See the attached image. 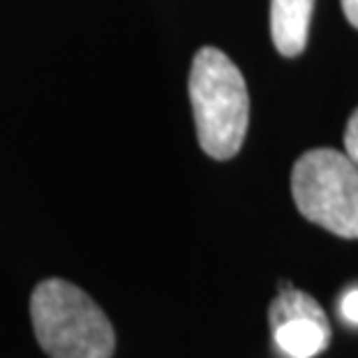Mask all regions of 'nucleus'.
I'll return each mask as SVG.
<instances>
[{
    "mask_svg": "<svg viewBox=\"0 0 358 358\" xmlns=\"http://www.w3.org/2000/svg\"><path fill=\"white\" fill-rule=\"evenodd\" d=\"M273 329V342L287 358H312L331 342L329 317H292Z\"/></svg>",
    "mask_w": 358,
    "mask_h": 358,
    "instance_id": "5",
    "label": "nucleus"
},
{
    "mask_svg": "<svg viewBox=\"0 0 358 358\" xmlns=\"http://www.w3.org/2000/svg\"><path fill=\"white\" fill-rule=\"evenodd\" d=\"M345 155L358 166V109L352 113L345 129Z\"/></svg>",
    "mask_w": 358,
    "mask_h": 358,
    "instance_id": "6",
    "label": "nucleus"
},
{
    "mask_svg": "<svg viewBox=\"0 0 358 358\" xmlns=\"http://www.w3.org/2000/svg\"><path fill=\"white\" fill-rule=\"evenodd\" d=\"M296 208L312 224L340 238H358V166L345 153L315 148L292 171Z\"/></svg>",
    "mask_w": 358,
    "mask_h": 358,
    "instance_id": "3",
    "label": "nucleus"
},
{
    "mask_svg": "<svg viewBox=\"0 0 358 358\" xmlns=\"http://www.w3.org/2000/svg\"><path fill=\"white\" fill-rule=\"evenodd\" d=\"M342 12L354 28H358V0H342Z\"/></svg>",
    "mask_w": 358,
    "mask_h": 358,
    "instance_id": "8",
    "label": "nucleus"
},
{
    "mask_svg": "<svg viewBox=\"0 0 358 358\" xmlns=\"http://www.w3.org/2000/svg\"><path fill=\"white\" fill-rule=\"evenodd\" d=\"M340 315H342L345 322L358 326V289H352V292H347L345 296H342Z\"/></svg>",
    "mask_w": 358,
    "mask_h": 358,
    "instance_id": "7",
    "label": "nucleus"
},
{
    "mask_svg": "<svg viewBox=\"0 0 358 358\" xmlns=\"http://www.w3.org/2000/svg\"><path fill=\"white\" fill-rule=\"evenodd\" d=\"M312 10L315 0H271V35L282 56L296 58L306 51Z\"/></svg>",
    "mask_w": 358,
    "mask_h": 358,
    "instance_id": "4",
    "label": "nucleus"
},
{
    "mask_svg": "<svg viewBox=\"0 0 358 358\" xmlns=\"http://www.w3.org/2000/svg\"><path fill=\"white\" fill-rule=\"evenodd\" d=\"M189 102L206 155L231 159L248 134L250 97L241 70L220 49L196 51L189 70Z\"/></svg>",
    "mask_w": 358,
    "mask_h": 358,
    "instance_id": "1",
    "label": "nucleus"
},
{
    "mask_svg": "<svg viewBox=\"0 0 358 358\" xmlns=\"http://www.w3.org/2000/svg\"><path fill=\"white\" fill-rule=\"evenodd\" d=\"M40 347L51 358H111L116 338L102 308L65 280H44L30 299Z\"/></svg>",
    "mask_w": 358,
    "mask_h": 358,
    "instance_id": "2",
    "label": "nucleus"
}]
</instances>
